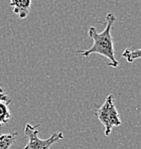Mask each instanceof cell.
I'll list each match as a JSON object with an SVG mask.
<instances>
[{"mask_svg":"<svg viewBox=\"0 0 141 149\" xmlns=\"http://www.w3.org/2000/svg\"><path fill=\"white\" fill-rule=\"evenodd\" d=\"M116 21V16L113 13H108L106 15V26L102 32H98L94 26L89 28V36L93 39L94 43L89 49L77 50L76 54H80L84 56H89L90 54H97L105 56L109 62L107 65L109 68H117L119 62L115 58V49H114V42L111 36V29Z\"/></svg>","mask_w":141,"mask_h":149,"instance_id":"cell-1","label":"cell"},{"mask_svg":"<svg viewBox=\"0 0 141 149\" xmlns=\"http://www.w3.org/2000/svg\"><path fill=\"white\" fill-rule=\"evenodd\" d=\"M96 116L99 121L105 127V135L109 136L114 127L121 125V119L119 113L114 104V98L112 95H109L106 98L104 104L96 110Z\"/></svg>","mask_w":141,"mask_h":149,"instance_id":"cell-2","label":"cell"},{"mask_svg":"<svg viewBox=\"0 0 141 149\" xmlns=\"http://www.w3.org/2000/svg\"><path fill=\"white\" fill-rule=\"evenodd\" d=\"M38 127L39 125L36 126H31L30 124L25 125L24 132L28 139V142L24 149H50L56 142L64 138V134L61 132H56L47 139H40L38 137V131H37Z\"/></svg>","mask_w":141,"mask_h":149,"instance_id":"cell-3","label":"cell"},{"mask_svg":"<svg viewBox=\"0 0 141 149\" xmlns=\"http://www.w3.org/2000/svg\"><path fill=\"white\" fill-rule=\"evenodd\" d=\"M10 7H12L13 12L20 19H24L29 14L30 5L32 0H9Z\"/></svg>","mask_w":141,"mask_h":149,"instance_id":"cell-4","label":"cell"},{"mask_svg":"<svg viewBox=\"0 0 141 149\" xmlns=\"http://www.w3.org/2000/svg\"><path fill=\"white\" fill-rule=\"evenodd\" d=\"M16 132L0 134V149H9L16 140Z\"/></svg>","mask_w":141,"mask_h":149,"instance_id":"cell-5","label":"cell"},{"mask_svg":"<svg viewBox=\"0 0 141 149\" xmlns=\"http://www.w3.org/2000/svg\"><path fill=\"white\" fill-rule=\"evenodd\" d=\"M8 105H9L8 103L0 102V128L2 127V125L8 123L10 117H11Z\"/></svg>","mask_w":141,"mask_h":149,"instance_id":"cell-6","label":"cell"},{"mask_svg":"<svg viewBox=\"0 0 141 149\" xmlns=\"http://www.w3.org/2000/svg\"><path fill=\"white\" fill-rule=\"evenodd\" d=\"M122 56L128 63H133L135 60H139V58H141V49H133V50L126 49L122 52Z\"/></svg>","mask_w":141,"mask_h":149,"instance_id":"cell-7","label":"cell"},{"mask_svg":"<svg viewBox=\"0 0 141 149\" xmlns=\"http://www.w3.org/2000/svg\"><path fill=\"white\" fill-rule=\"evenodd\" d=\"M0 102H5V103H8V104H10V103H11L10 98L8 97L5 93H4L3 89H2L1 87H0Z\"/></svg>","mask_w":141,"mask_h":149,"instance_id":"cell-8","label":"cell"}]
</instances>
